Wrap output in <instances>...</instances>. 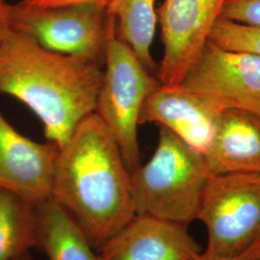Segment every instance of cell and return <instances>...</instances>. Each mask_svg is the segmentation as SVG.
<instances>
[{
	"instance_id": "obj_3",
	"label": "cell",
	"mask_w": 260,
	"mask_h": 260,
	"mask_svg": "<svg viewBox=\"0 0 260 260\" xmlns=\"http://www.w3.org/2000/svg\"><path fill=\"white\" fill-rule=\"evenodd\" d=\"M210 176L204 154L160 126L153 155L130 172L135 214L189 225L197 220Z\"/></svg>"
},
{
	"instance_id": "obj_7",
	"label": "cell",
	"mask_w": 260,
	"mask_h": 260,
	"mask_svg": "<svg viewBox=\"0 0 260 260\" xmlns=\"http://www.w3.org/2000/svg\"><path fill=\"white\" fill-rule=\"evenodd\" d=\"M220 110L260 115V56L206 43L180 82Z\"/></svg>"
},
{
	"instance_id": "obj_9",
	"label": "cell",
	"mask_w": 260,
	"mask_h": 260,
	"mask_svg": "<svg viewBox=\"0 0 260 260\" xmlns=\"http://www.w3.org/2000/svg\"><path fill=\"white\" fill-rule=\"evenodd\" d=\"M59 148L20 134L0 113V189L37 206L51 199Z\"/></svg>"
},
{
	"instance_id": "obj_12",
	"label": "cell",
	"mask_w": 260,
	"mask_h": 260,
	"mask_svg": "<svg viewBox=\"0 0 260 260\" xmlns=\"http://www.w3.org/2000/svg\"><path fill=\"white\" fill-rule=\"evenodd\" d=\"M205 158L211 175L260 174V115L221 112Z\"/></svg>"
},
{
	"instance_id": "obj_17",
	"label": "cell",
	"mask_w": 260,
	"mask_h": 260,
	"mask_svg": "<svg viewBox=\"0 0 260 260\" xmlns=\"http://www.w3.org/2000/svg\"><path fill=\"white\" fill-rule=\"evenodd\" d=\"M220 18L260 27V0H226Z\"/></svg>"
},
{
	"instance_id": "obj_21",
	"label": "cell",
	"mask_w": 260,
	"mask_h": 260,
	"mask_svg": "<svg viewBox=\"0 0 260 260\" xmlns=\"http://www.w3.org/2000/svg\"><path fill=\"white\" fill-rule=\"evenodd\" d=\"M16 260H33V258L31 257V255L29 253H27V254H25V255H23V256H21V257H19V258Z\"/></svg>"
},
{
	"instance_id": "obj_11",
	"label": "cell",
	"mask_w": 260,
	"mask_h": 260,
	"mask_svg": "<svg viewBox=\"0 0 260 260\" xmlns=\"http://www.w3.org/2000/svg\"><path fill=\"white\" fill-rule=\"evenodd\" d=\"M221 111L204 96L181 85H159L149 93L140 113L139 124L164 126L205 155Z\"/></svg>"
},
{
	"instance_id": "obj_14",
	"label": "cell",
	"mask_w": 260,
	"mask_h": 260,
	"mask_svg": "<svg viewBox=\"0 0 260 260\" xmlns=\"http://www.w3.org/2000/svg\"><path fill=\"white\" fill-rule=\"evenodd\" d=\"M155 0H110L106 9L115 19L118 38L128 45L151 75H157L158 66L151 55L157 14Z\"/></svg>"
},
{
	"instance_id": "obj_15",
	"label": "cell",
	"mask_w": 260,
	"mask_h": 260,
	"mask_svg": "<svg viewBox=\"0 0 260 260\" xmlns=\"http://www.w3.org/2000/svg\"><path fill=\"white\" fill-rule=\"evenodd\" d=\"M35 205L0 189V260H16L37 249Z\"/></svg>"
},
{
	"instance_id": "obj_16",
	"label": "cell",
	"mask_w": 260,
	"mask_h": 260,
	"mask_svg": "<svg viewBox=\"0 0 260 260\" xmlns=\"http://www.w3.org/2000/svg\"><path fill=\"white\" fill-rule=\"evenodd\" d=\"M209 41L226 49L260 56V27L220 18L214 24Z\"/></svg>"
},
{
	"instance_id": "obj_6",
	"label": "cell",
	"mask_w": 260,
	"mask_h": 260,
	"mask_svg": "<svg viewBox=\"0 0 260 260\" xmlns=\"http://www.w3.org/2000/svg\"><path fill=\"white\" fill-rule=\"evenodd\" d=\"M9 19L12 31L27 35L46 49L104 66L111 20L106 6L32 7L19 1L10 4Z\"/></svg>"
},
{
	"instance_id": "obj_5",
	"label": "cell",
	"mask_w": 260,
	"mask_h": 260,
	"mask_svg": "<svg viewBox=\"0 0 260 260\" xmlns=\"http://www.w3.org/2000/svg\"><path fill=\"white\" fill-rule=\"evenodd\" d=\"M197 220L207 229L206 258L232 259L260 244V174L211 175Z\"/></svg>"
},
{
	"instance_id": "obj_13",
	"label": "cell",
	"mask_w": 260,
	"mask_h": 260,
	"mask_svg": "<svg viewBox=\"0 0 260 260\" xmlns=\"http://www.w3.org/2000/svg\"><path fill=\"white\" fill-rule=\"evenodd\" d=\"M36 209L37 249L47 260H99L78 224L54 200L38 205Z\"/></svg>"
},
{
	"instance_id": "obj_22",
	"label": "cell",
	"mask_w": 260,
	"mask_h": 260,
	"mask_svg": "<svg viewBox=\"0 0 260 260\" xmlns=\"http://www.w3.org/2000/svg\"><path fill=\"white\" fill-rule=\"evenodd\" d=\"M254 260H260V255L258 256V257H256V258H255Z\"/></svg>"
},
{
	"instance_id": "obj_8",
	"label": "cell",
	"mask_w": 260,
	"mask_h": 260,
	"mask_svg": "<svg viewBox=\"0 0 260 260\" xmlns=\"http://www.w3.org/2000/svg\"><path fill=\"white\" fill-rule=\"evenodd\" d=\"M226 0H165L156 10L164 47L161 85H178L201 54Z\"/></svg>"
},
{
	"instance_id": "obj_18",
	"label": "cell",
	"mask_w": 260,
	"mask_h": 260,
	"mask_svg": "<svg viewBox=\"0 0 260 260\" xmlns=\"http://www.w3.org/2000/svg\"><path fill=\"white\" fill-rule=\"evenodd\" d=\"M21 2L32 7H56L79 3H94L107 7L110 0H21Z\"/></svg>"
},
{
	"instance_id": "obj_20",
	"label": "cell",
	"mask_w": 260,
	"mask_h": 260,
	"mask_svg": "<svg viewBox=\"0 0 260 260\" xmlns=\"http://www.w3.org/2000/svg\"><path fill=\"white\" fill-rule=\"evenodd\" d=\"M260 255V244L256 245L255 247H253L252 249H251L250 251H247L246 253L242 254L238 257H235V258H232V259H219V260H254L256 257H258ZM197 260H217V259H209V258H206L205 256H204V254L202 253L199 258Z\"/></svg>"
},
{
	"instance_id": "obj_10",
	"label": "cell",
	"mask_w": 260,
	"mask_h": 260,
	"mask_svg": "<svg viewBox=\"0 0 260 260\" xmlns=\"http://www.w3.org/2000/svg\"><path fill=\"white\" fill-rule=\"evenodd\" d=\"M99 260H197L202 247L188 225L135 214L96 250Z\"/></svg>"
},
{
	"instance_id": "obj_2",
	"label": "cell",
	"mask_w": 260,
	"mask_h": 260,
	"mask_svg": "<svg viewBox=\"0 0 260 260\" xmlns=\"http://www.w3.org/2000/svg\"><path fill=\"white\" fill-rule=\"evenodd\" d=\"M102 67L50 51L12 31L0 42V93L29 107L44 124L46 138L62 149L78 124L95 111Z\"/></svg>"
},
{
	"instance_id": "obj_1",
	"label": "cell",
	"mask_w": 260,
	"mask_h": 260,
	"mask_svg": "<svg viewBox=\"0 0 260 260\" xmlns=\"http://www.w3.org/2000/svg\"><path fill=\"white\" fill-rule=\"evenodd\" d=\"M51 199L75 220L95 251L135 215L129 170L95 113L59 149Z\"/></svg>"
},
{
	"instance_id": "obj_4",
	"label": "cell",
	"mask_w": 260,
	"mask_h": 260,
	"mask_svg": "<svg viewBox=\"0 0 260 260\" xmlns=\"http://www.w3.org/2000/svg\"><path fill=\"white\" fill-rule=\"evenodd\" d=\"M110 17L105 70L94 113L111 132L126 167L132 172L141 165L140 113L146 99L160 82L146 70L131 47L116 35L115 19Z\"/></svg>"
},
{
	"instance_id": "obj_19",
	"label": "cell",
	"mask_w": 260,
	"mask_h": 260,
	"mask_svg": "<svg viewBox=\"0 0 260 260\" xmlns=\"http://www.w3.org/2000/svg\"><path fill=\"white\" fill-rule=\"evenodd\" d=\"M9 3L0 0V42L5 40L12 33L10 25Z\"/></svg>"
}]
</instances>
